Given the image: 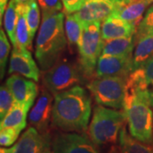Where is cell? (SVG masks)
Instances as JSON below:
<instances>
[{"label":"cell","instance_id":"cell-10","mask_svg":"<svg viewBox=\"0 0 153 153\" xmlns=\"http://www.w3.org/2000/svg\"><path fill=\"white\" fill-rule=\"evenodd\" d=\"M54 100L55 96L43 87L36 103L28 115L30 125L43 134H49V126L52 124Z\"/></svg>","mask_w":153,"mask_h":153},{"label":"cell","instance_id":"cell-18","mask_svg":"<svg viewBox=\"0 0 153 153\" xmlns=\"http://www.w3.org/2000/svg\"><path fill=\"white\" fill-rule=\"evenodd\" d=\"M31 106L14 102L13 106L0 123V129L5 128H16L22 132L27 126V117Z\"/></svg>","mask_w":153,"mask_h":153},{"label":"cell","instance_id":"cell-16","mask_svg":"<svg viewBox=\"0 0 153 153\" xmlns=\"http://www.w3.org/2000/svg\"><path fill=\"white\" fill-rule=\"evenodd\" d=\"M137 27L112 14L101 23V38L104 41L134 36Z\"/></svg>","mask_w":153,"mask_h":153},{"label":"cell","instance_id":"cell-21","mask_svg":"<svg viewBox=\"0 0 153 153\" xmlns=\"http://www.w3.org/2000/svg\"><path fill=\"white\" fill-rule=\"evenodd\" d=\"M118 142L120 153H153V145L143 143L133 138L126 130L125 126L119 134Z\"/></svg>","mask_w":153,"mask_h":153},{"label":"cell","instance_id":"cell-5","mask_svg":"<svg viewBox=\"0 0 153 153\" xmlns=\"http://www.w3.org/2000/svg\"><path fill=\"white\" fill-rule=\"evenodd\" d=\"M86 76L80 64L67 60L60 59L49 70L43 74L44 87L47 88L54 96L85 83Z\"/></svg>","mask_w":153,"mask_h":153},{"label":"cell","instance_id":"cell-28","mask_svg":"<svg viewBox=\"0 0 153 153\" xmlns=\"http://www.w3.org/2000/svg\"><path fill=\"white\" fill-rule=\"evenodd\" d=\"M153 33V4L146 11L142 20L138 24L135 37Z\"/></svg>","mask_w":153,"mask_h":153},{"label":"cell","instance_id":"cell-35","mask_svg":"<svg viewBox=\"0 0 153 153\" xmlns=\"http://www.w3.org/2000/svg\"><path fill=\"white\" fill-rule=\"evenodd\" d=\"M41 153H52V152H51V151H44V152H43Z\"/></svg>","mask_w":153,"mask_h":153},{"label":"cell","instance_id":"cell-17","mask_svg":"<svg viewBox=\"0 0 153 153\" xmlns=\"http://www.w3.org/2000/svg\"><path fill=\"white\" fill-rule=\"evenodd\" d=\"M152 4L153 0H131L128 4L117 11L115 15L137 27L147 10L146 9Z\"/></svg>","mask_w":153,"mask_h":153},{"label":"cell","instance_id":"cell-30","mask_svg":"<svg viewBox=\"0 0 153 153\" xmlns=\"http://www.w3.org/2000/svg\"><path fill=\"white\" fill-rule=\"evenodd\" d=\"M38 4L41 7L42 12H61L63 9L61 0H38Z\"/></svg>","mask_w":153,"mask_h":153},{"label":"cell","instance_id":"cell-4","mask_svg":"<svg viewBox=\"0 0 153 153\" xmlns=\"http://www.w3.org/2000/svg\"><path fill=\"white\" fill-rule=\"evenodd\" d=\"M126 123L123 110L111 109L100 105L94 108L92 120L88 128V135L97 146L114 145Z\"/></svg>","mask_w":153,"mask_h":153},{"label":"cell","instance_id":"cell-15","mask_svg":"<svg viewBox=\"0 0 153 153\" xmlns=\"http://www.w3.org/2000/svg\"><path fill=\"white\" fill-rule=\"evenodd\" d=\"M127 83L143 94L153 108V55L132 71Z\"/></svg>","mask_w":153,"mask_h":153},{"label":"cell","instance_id":"cell-20","mask_svg":"<svg viewBox=\"0 0 153 153\" xmlns=\"http://www.w3.org/2000/svg\"><path fill=\"white\" fill-rule=\"evenodd\" d=\"M135 46V35L128 38H122L104 41L101 55H133Z\"/></svg>","mask_w":153,"mask_h":153},{"label":"cell","instance_id":"cell-19","mask_svg":"<svg viewBox=\"0 0 153 153\" xmlns=\"http://www.w3.org/2000/svg\"><path fill=\"white\" fill-rule=\"evenodd\" d=\"M153 55V33L135 37V46L133 52V71Z\"/></svg>","mask_w":153,"mask_h":153},{"label":"cell","instance_id":"cell-1","mask_svg":"<svg viewBox=\"0 0 153 153\" xmlns=\"http://www.w3.org/2000/svg\"><path fill=\"white\" fill-rule=\"evenodd\" d=\"M92 100L84 88L76 86L56 94L52 125L64 132L84 133L91 116Z\"/></svg>","mask_w":153,"mask_h":153},{"label":"cell","instance_id":"cell-14","mask_svg":"<svg viewBox=\"0 0 153 153\" xmlns=\"http://www.w3.org/2000/svg\"><path fill=\"white\" fill-rule=\"evenodd\" d=\"M51 137L43 134L35 128L30 126L12 147L11 153H41L50 149Z\"/></svg>","mask_w":153,"mask_h":153},{"label":"cell","instance_id":"cell-11","mask_svg":"<svg viewBox=\"0 0 153 153\" xmlns=\"http://www.w3.org/2000/svg\"><path fill=\"white\" fill-rule=\"evenodd\" d=\"M133 71V55H100L94 76H123L128 77Z\"/></svg>","mask_w":153,"mask_h":153},{"label":"cell","instance_id":"cell-2","mask_svg":"<svg viewBox=\"0 0 153 153\" xmlns=\"http://www.w3.org/2000/svg\"><path fill=\"white\" fill-rule=\"evenodd\" d=\"M64 12H43L35 44V57L42 71H47L60 60L66 48Z\"/></svg>","mask_w":153,"mask_h":153},{"label":"cell","instance_id":"cell-8","mask_svg":"<svg viewBox=\"0 0 153 153\" xmlns=\"http://www.w3.org/2000/svg\"><path fill=\"white\" fill-rule=\"evenodd\" d=\"M52 153H100L88 134L76 132H57L51 137Z\"/></svg>","mask_w":153,"mask_h":153},{"label":"cell","instance_id":"cell-12","mask_svg":"<svg viewBox=\"0 0 153 153\" xmlns=\"http://www.w3.org/2000/svg\"><path fill=\"white\" fill-rule=\"evenodd\" d=\"M13 73L20 74L35 82L39 80V69L29 49L19 45L13 47L9 66V74Z\"/></svg>","mask_w":153,"mask_h":153},{"label":"cell","instance_id":"cell-3","mask_svg":"<svg viewBox=\"0 0 153 153\" xmlns=\"http://www.w3.org/2000/svg\"><path fill=\"white\" fill-rule=\"evenodd\" d=\"M123 110L130 135L139 141L153 145V108L143 94L128 83Z\"/></svg>","mask_w":153,"mask_h":153},{"label":"cell","instance_id":"cell-25","mask_svg":"<svg viewBox=\"0 0 153 153\" xmlns=\"http://www.w3.org/2000/svg\"><path fill=\"white\" fill-rule=\"evenodd\" d=\"M26 17L29 32L32 38H33L39 27L40 22V11L37 0H30L29 3L26 5Z\"/></svg>","mask_w":153,"mask_h":153},{"label":"cell","instance_id":"cell-33","mask_svg":"<svg viewBox=\"0 0 153 153\" xmlns=\"http://www.w3.org/2000/svg\"><path fill=\"white\" fill-rule=\"evenodd\" d=\"M30 0H15L17 5H27Z\"/></svg>","mask_w":153,"mask_h":153},{"label":"cell","instance_id":"cell-27","mask_svg":"<svg viewBox=\"0 0 153 153\" xmlns=\"http://www.w3.org/2000/svg\"><path fill=\"white\" fill-rule=\"evenodd\" d=\"M14 98L5 83L0 88V119H4L14 104Z\"/></svg>","mask_w":153,"mask_h":153},{"label":"cell","instance_id":"cell-23","mask_svg":"<svg viewBox=\"0 0 153 153\" xmlns=\"http://www.w3.org/2000/svg\"><path fill=\"white\" fill-rule=\"evenodd\" d=\"M84 26L73 14H66L65 31L70 47H78L82 38Z\"/></svg>","mask_w":153,"mask_h":153},{"label":"cell","instance_id":"cell-32","mask_svg":"<svg viewBox=\"0 0 153 153\" xmlns=\"http://www.w3.org/2000/svg\"><path fill=\"white\" fill-rule=\"evenodd\" d=\"M9 4V0H0V19H1V23H2V19L4 13H5L6 8Z\"/></svg>","mask_w":153,"mask_h":153},{"label":"cell","instance_id":"cell-7","mask_svg":"<svg viewBox=\"0 0 153 153\" xmlns=\"http://www.w3.org/2000/svg\"><path fill=\"white\" fill-rule=\"evenodd\" d=\"M104 40L101 38V22H94L84 26L82 38L77 47L79 64L86 76H94L98 60L102 54Z\"/></svg>","mask_w":153,"mask_h":153},{"label":"cell","instance_id":"cell-22","mask_svg":"<svg viewBox=\"0 0 153 153\" xmlns=\"http://www.w3.org/2000/svg\"><path fill=\"white\" fill-rule=\"evenodd\" d=\"M18 21H17L16 37L17 45L27 49H32L33 38L29 32L27 17H26V5H17Z\"/></svg>","mask_w":153,"mask_h":153},{"label":"cell","instance_id":"cell-9","mask_svg":"<svg viewBox=\"0 0 153 153\" xmlns=\"http://www.w3.org/2000/svg\"><path fill=\"white\" fill-rule=\"evenodd\" d=\"M131 0H85L80 10L73 15L83 26L94 22H103L105 18L115 14Z\"/></svg>","mask_w":153,"mask_h":153},{"label":"cell","instance_id":"cell-24","mask_svg":"<svg viewBox=\"0 0 153 153\" xmlns=\"http://www.w3.org/2000/svg\"><path fill=\"white\" fill-rule=\"evenodd\" d=\"M17 21H18V13H17L16 4L15 0H10V2H9V4L7 6L4 13V25L7 35L13 44V47L17 46L16 37Z\"/></svg>","mask_w":153,"mask_h":153},{"label":"cell","instance_id":"cell-29","mask_svg":"<svg viewBox=\"0 0 153 153\" xmlns=\"http://www.w3.org/2000/svg\"><path fill=\"white\" fill-rule=\"evenodd\" d=\"M21 131L13 128H5L0 131V145L2 147L10 146L16 141Z\"/></svg>","mask_w":153,"mask_h":153},{"label":"cell","instance_id":"cell-13","mask_svg":"<svg viewBox=\"0 0 153 153\" xmlns=\"http://www.w3.org/2000/svg\"><path fill=\"white\" fill-rule=\"evenodd\" d=\"M5 84L9 88L16 103L32 106L38 94L35 81L20 74L14 73L9 76Z\"/></svg>","mask_w":153,"mask_h":153},{"label":"cell","instance_id":"cell-26","mask_svg":"<svg viewBox=\"0 0 153 153\" xmlns=\"http://www.w3.org/2000/svg\"><path fill=\"white\" fill-rule=\"evenodd\" d=\"M10 52V44L9 43L8 38L6 37L4 29L0 31V75L1 79L4 78L5 73L6 66L8 62V58Z\"/></svg>","mask_w":153,"mask_h":153},{"label":"cell","instance_id":"cell-34","mask_svg":"<svg viewBox=\"0 0 153 153\" xmlns=\"http://www.w3.org/2000/svg\"><path fill=\"white\" fill-rule=\"evenodd\" d=\"M0 153H11L10 148L1 147V149H0Z\"/></svg>","mask_w":153,"mask_h":153},{"label":"cell","instance_id":"cell-31","mask_svg":"<svg viewBox=\"0 0 153 153\" xmlns=\"http://www.w3.org/2000/svg\"><path fill=\"white\" fill-rule=\"evenodd\" d=\"M65 13L66 14H74L82 9L84 4L85 0H61Z\"/></svg>","mask_w":153,"mask_h":153},{"label":"cell","instance_id":"cell-6","mask_svg":"<svg viewBox=\"0 0 153 153\" xmlns=\"http://www.w3.org/2000/svg\"><path fill=\"white\" fill-rule=\"evenodd\" d=\"M127 77H95L87 83V88L97 105L115 110L123 109Z\"/></svg>","mask_w":153,"mask_h":153}]
</instances>
